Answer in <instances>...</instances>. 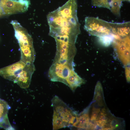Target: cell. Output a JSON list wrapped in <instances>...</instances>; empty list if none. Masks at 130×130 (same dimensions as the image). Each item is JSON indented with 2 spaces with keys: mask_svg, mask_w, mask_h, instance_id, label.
I'll return each mask as SVG.
<instances>
[{
  "mask_svg": "<svg viewBox=\"0 0 130 130\" xmlns=\"http://www.w3.org/2000/svg\"><path fill=\"white\" fill-rule=\"evenodd\" d=\"M77 7V0H68L47 15L49 35L55 39L57 50H69L76 49L75 43L81 32Z\"/></svg>",
  "mask_w": 130,
  "mask_h": 130,
  "instance_id": "1",
  "label": "cell"
},
{
  "mask_svg": "<svg viewBox=\"0 0 130 130\" xmlns=\"http://www.w3.org/2000/svg\"><path fill=\"white\" fill-rule=\"evenodd\" d=\"M112 23L98 18L87 17L85 18L84 29L90 35L101 38L112 34Z\"/></svg>",
  "mask_w": 130,
  "mask_h": 130,
  "instance_id": "2",
  "label": "cell"
},
{
  "mask_svg": "<svg viewBox=\"0 0 130 130\" xmlns=\"http://www.w3.org/2000/svg\"><path fill=\"white\" fill-rule=\"evenodd\" d=\"M74 63L65 64L53 63L48 72L50 80L59 82L66 85L68 81L76 72L74 71Z\"/></svg>",
  "mask_w": 130,
  "mask_h": 130,
  "instance_id": "3",
  "label": "cell"
},
{
  "mask_svg": "<svg viewBox=\"0 0 130 130\" xmlns=\"http://www.w3.org/2000/svg\"><path fill=\"white\" fill-rule=\"evenodd\" d=\"M118 59L125 66L130 64V36L114 38L112 42Z\"/></svg>",
  "mask_w": 130,
  "mask_h": 130,
  "instance_id": "4",
  "label": "cell"
},
{
  "mask_svg": "<svg viewBox=\"0 0 130 130\" xmlns=\"http://www.w3.org/2000/svg\"><path fill=\"white\" fill-rule=\"evenodd\" d=\"M30 4L28 0H0V7L4 16L25 12Z\"/></svg>",
  "mask_w": 130,
  "mask_h": 130,
  "instance_id": "5",
  "label": "cell"
},
{
  "mask_svg": "<svg viewBox=\"0 0 130 130\" xmlns=\"http://www.w3.org/2000/svg\"><path fill=\"white\" fill-rule=\"evenodd\" d=\"M26 64L20 60L0 69V75L4 78L14 82Z\"/></svg>",
  "mask_w": 130,
  "mask_h": 130,
  "instance_id": "6",
  "label": "cell"
},
{
  "mask_svg": "<svg viewBox=\"0 0 130 130\" xmlns=\"http://www.w3.org/2000/svg\"><path fill=\"white\" fill-rule=\"evenodd\" d=\"M35 70L33 64H27L14 82L20 87L26 89L29 86L32 76Z\"/></svg>",
  "mask_w": 130,
  "mask_h": 130,
  "instance_id": "7",
  "label": "cell"
},
{
  "mask_svg": "<svg viewBox=\"0 0 130 130\" xmlns=\"http://www.w3.org/2000/svg\"><path fill=\"white\" fill-rule=\"evenodd\" d=\"M72 125L79 129L86 130H94L97 127L96 124L90 121L89 114L87 112H83L79 116L77 115Z\"/></svg>",
  "mask_w": 130,
  "mask_h": 130,
  "instance_id": "8",
  "label": "cell"
},
{
  "mask_svg": "<svg viewBox=\"0 0 130 130\" xmlns=\"http://www.w3.org/2000/svg\"><path fill=\"white\" fill-rule=\"evenodd\" d=\"M52 106L54 110L63 119L73 110L57 96H54L52 100Z\"/></svg>",
  "mask_w": 130,
  "mask_h": 130,
  "instance_id": "9",
  "label": "cell"
},
{
  "mask_svg": "<svg viewBox=\"0 0 130 130\" xmlns=\"http://www.w3.org/2000/svg\"><path fill=\"white\" fill-rule=\"evenodd\" d=\"M10 108L7 102L0 99V127L6 130L12 128L7 116V113Z\"/></svg>",
  "mask_w": 130,
  "mask_h": 130,
  "instance_id": "10",
  "label": "cell"
},
{
  "mask_svg": "<svg viewBox=\"0 0 130 130\" xmlns=\"http://www.w3.org/2000/svg\"><path fill=\"white\" fill-rule=\"evenodd\" d=\"M112 34L119 37H124L130 35V22L113 23Z\"/></svg>",
  "mask_w": 130,
  "mask_h": 130,
  "instance_id": "11",
  "label": "cell"
},
{
  "mask_svg": "<svg viewBox=\"0 0 130 130\" xmlns=\"http://www.w3.org/2000/svg\"><path fill=\"white\" fill-rule=\"evenodd\" d=\"M112 115L110 112L105 108H102L96 120L94 123L97 126L104 130L107 125Z\"/></svg>",
  "mask_w": 130,
  "mask_h": 130,
  "instance_id": "12",
  "label": "cell"
},
{
  "mask_svg": "<svg viewBox=\"0 0 130 130\" xmlns=\"http://www.w3.org/2000/svg\"><path fill=\"white\" fill-rule=\"evenodd\" d=\"M93 100L99 106H102L105 104L103 88L99 81L97 83L95 88Z\"/></svg>",
  "mask_w": 130,
  "mask_h": 130,
  "instance_id": "13",
  "label": "cell"
},
{
  "mask_svg": "<svg viewBox=\"0 0 130 130\" xmlns=\"http://www.w3.org/2000/svg\"><path fill=\"white\" fill-rule=\"evenodd\" d=\"M92 5L95 6L107 8L110 10L112 6L121 0H91Z\"/></svg>",
  "mask_w": 130,
  "mask_h": 130,
  "instance_id": "14",
  "label": "cell"
},
{
  "mask_svg": "<svg viewBox=\"0 0 130 130\" xmlns=\"http://www.w3.org/2000/svg\"><path fill=\"white\" fill-rule=\"evenodd\" d=\"M124 122L123 119L116 117L112 115L107 127L104 130H113L121 129L123 127Z\"/></svg>",
  "mask_w": 130,
  "mask_h": 130,
  "instance_id": "15",
  "label": "cell"
},
{
  "mask_svg": "<svg viewBox=\"0 0 130 130\" xmlns=\"http://www.w3.org/2000/svg\"><path fill=\"white\" fill-rule=\"evenodd\" d=\"M52 119L53 129L58 130L66 126L59 114L53 110Z\"/></svg>",
  "mask_w": 130,
  "mask_h": 130,
  "instance_id": "16",
  "label": "cell"
},
{
  "mask_svg": "<svg viewBox=\"0 0 130 130\" xmlns=\"http://www.w3.org/2000/svg\"><path fill=\"white\" fill-rule=\"evenodd\" d=\"M99 41L105 46H108L112 42L114 39L113 36L112 34L104 36L99 38Z\"/></svg>",
  "mask_w": 130,
  "mask_h": 130,
  "instance_id": "17",
  "label": "cell"
},
{
  "mask_svg": "<svg viewBox=\"0 0 130 130\" xmlns=\"http://www.w3.org/2000/svg\"><path fill=\"white\" fill-rule=\"evenodd\" d=\"M100 111V108L95 106L92 107L90 116H89L90 120L91 122H94L96 120Z\"/></svg>",
  "mask_w": 130,
  "mask_h": 130,
  "instance_id": "18",
  "label": "cell"
},
{
  "mask_svg": "<svg viewBox=\"0 0 130 130\" xmlns=\"http://www.w3.org/2000/svg\"><path fill=\"white\" fill-rule=\"evenodd\" d=\"M125 75L128 82H130V67L129 66H126L125 68Z\"/></svg>",
  "mask_w": 130,
  "mask_h": 130,
  "instance_id": "19",
  "label": "cell"
},
{
  "mask_svg": "<svg viewBox=\"0 0 130 130\" xmlns=\"http://www.w3.org/2000/svg\"><path fill=\"white\" fill-rule=\"evenodd\" d=\"M122 1H128V2H129L130 1V0H121Z\"/></svg>",
  "mask_w": 130,
  "mask_h": 130,
  "instance_id": "20",
  "label": "cell"
}]
</instances>
